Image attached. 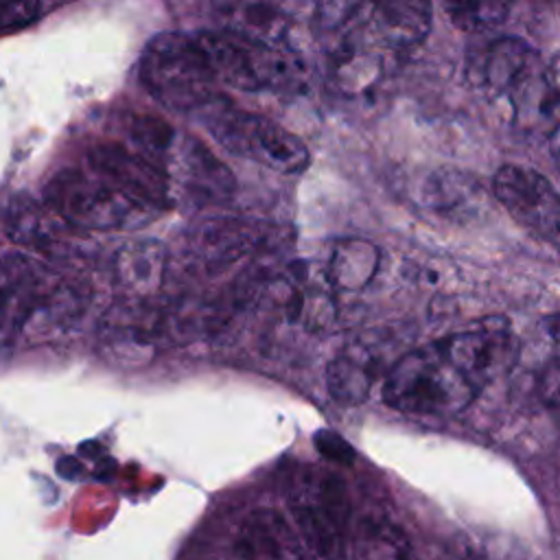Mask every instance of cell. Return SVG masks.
I'll return each instance as SVG.
<instances>
[{"label":"cell","mask_w":560,"mask_h":560,"mask_svg":"<svg viewBox=\"0 0 560 560\" xmlns=\"http://www.w3.org/2000/svg\"><path fill=\"white\" fill-rule=\"evenodd\" d=\"M44 199L63 223L83 230H136L155 217L147 203L77 168L55 173L44 186Z\"/></svg>","instance_id":"cell-3"},{"label":"cell","mask_w":560,"mask_h":560,"mask_svg":"<svg viewBox=\"0 0 560 560\" xmlns=\"http://www.w3.org/2000/svg\"><path fill=\"white\" fill-rule=\"evenodd\" d=\"M166 247L158 238H133L114 254V282L125 298L144 302L164 282Z\"/></svg>","instance_id":"cell-17"},{"label":"cell","mask_w":560,"mask_h":560,"mask_svg":"<svg viewBox=\"0 0 560 560\" xmlns=\"http://www.w3.org/2000/svg\"><path fill=\"white\" fill-rule=\"evenodd\" d=\"M378 361L365 348H346L326 368L328 394L341 405H361L376 378Z\"/></svg>","instance_id":"cell-20"},{"label":"cell","mask_w":560,"mask_h":560,"mask_svg":"<svg viewBox=\"0 0 560 560\" xmlns=\"http://www.w3.org/2000/svg\"><path fill=\"white\" fill-rule=\"evenodd\" d=\"M538 389H540V398L547 405L560 407V363H553L542 372Z\"/></svg>","instance_id":"cell-30"},{"label":"cell","mask_w":560,"mask_h":560,"mask_svg":"<svg viewBox=\"0 0 560 560\" xmlns=\"http://www.w3.org/2000/svg\"><path fill=\"white\" fill-rule=\"evenodd\" d=\"M444 357L477 387L505 376L518 359V339L508 326L486 324L435 341Z\"/></svg>","instance_id":"cell-9"},{"label":"cell","mask_w":560,"mask_h":560,"mask_svg":"<svg viewBox=\"0 0 560 560\" xmlns=\"http://www.w3.org/2000/svg\"><path fill=\"white\" fill-rule=\"evenodd\" d=\"M162 341H166V315L136 300L112 306L98 326V352L120 368L151 363Z\"/></svg>","instance_id":"cell-6"},{"label":"cell","mask_w":560,"mask_h":560,"mask_svg":"<svg viewBox=\"0 0 560 560\" xmlns=\"http://www.w3.org/2000/svg\"><path fill=\"white\" fill-rule=\"evenodd\" d=\"M164 173L171 190L177 188L195 203L225 201L236 188L232 171L201 140L179 131L164 155Z\"/></svg>","instance_id":"cell-8"},{"label":"cell","mask_w":560,"mask_h":560,"mask_svg":"<svg viewBox=\"0 0 560 560\" xmlns=\"http://www.w3.org/2000/svg\"><path fill=\"white\" fill-rule=\"evenodd\" d=\"M378 269V249L365 238H341L326 262L324 278L337 291H361Z\"/></svg>","instance_id":"cell-21"},{"label":"cell","mask_w":560,"mask_h":560,"mask_svg":"<svg viewBox=\"0 0 560 560\" xmlns=\"http://www.w3.org/2000/svg\"><path fill=\"white\" fill-rule=\"evenodd\" d=\"M52 273L20 252L0 256V341L18 337L20 324Z\"/></svg>","instance_id":"cell-14"},{"label":"cell","mask_w":560,"mask_h":560,"mask_svg":"<svg viewBox=\"0 0 560 560\" xmlns=\"http://www.w3.org/2000/svg\"><path fill=\"white\" fill-rule=\"evenodd\" d=\"M138 74L153 98L177 112H201L219 96L210 61L188 33L155 35L144 46Z\"/></svg>","instance_id":"cell-2"},{"label":"cell","mask_w":560,"mask_h":560,"mask_svg":"<svg viewBox=\"0 0 560 560\" xmlns=\"http://www.w3.org/2000/svg\"><path fill=\"white\" fill-rule=\"evenodd\" d=\"M234 551L243 560H306L300 536L273 508H258L245 516Z\"/></svg>","instance_id":"cell-15"},{"label":"cell","mask_w":560,"mask_h":560,"mask_svg":"<svg viewBox=\"0 0 560 560\" xmlns=\"http://www.w3.org/2000/svg\"><path fill=\"white\" fill-rule=\"evenodd\" d=\"M542 63L538 52L521 37L494 39L483 59V81L494 92L508 98V94Z\"/></svg>","instance_id":"cell-19"},{"label":"cell","mask_w":560,"mask_h":560,"mask_svg":"<svg viewBox=\"0 0 560 560\" xmlns=\"http://www.w3.org/2000/svg\"><path fill=\"white\" fill-rule=\"evenodd\" d=\"M494 197L525 228L560 241V195L538 171L503 164L492 182Z\"/></svg>","instance_id":"cell-7"},{"label":"cell","mask_w":560,"mask_h":560,"mask_svg":"<svg viewBox=\"0 0 560 560\" xmlns=\"http://www.w3.org/2000/svg\"><path fill=\"white\" fill-rule=\"evenodd\" d=\"M475 192H481L477 184L466 179L457 171L435 173L427 186L429 203L440 212H448L453 217L457 212H470V208L475 206Z\"/></svg>","instance_id":"cell-25"},{"label":"cell","mask_w":560,"mask_h":560,"mask_svg":"<svg viewBox=\"0 0 560 560\" xmlns=\"http://www.w3.org/2000/svg\"><path fill=\"white\" fill-rule=\"evenodd\" d=\"M448 20L462 28V31H486L499 26L508 13L510 7L505 2H455V4H444Z\"/></svg>","instance_id":"cell-26"},{"label":"cell","mask_w":560,"mask_h":560,"mask_svg":"<svg viewBox=\"0 0 560 560\" xmlns=\"http://www.w3.org/2000/svg\"><path fill=\"white\" fill-rule=\"evenodd\" d=\"M88 291L77 284L50 280L31 304L20 324L18 337L26 346L48 343L66 335L85 313Z\"/></svg>","instance_id":"cell-12"},{"label":"cell","mask_w":560,"mask_h":560,"mask_svg":"<svg viewBox=\"0 0 560 560\" xmlns=\"http://www.w3.org/2000/svg\"><path fill=\"white\" fill-rule=\"evenodd\" d=\"M94 175L103 177L125 195L147 203L155 212L171 203V182L160 164L118 142L94 144L88 153Z\"/></svg>","instance_id":"cell-10"},{"label":"cell","mask_w":560,"mask_h":560,"mask_svg":"<svg viewBox=\"0 0 560 560\" xmlns=\"http://www.w3.org/2000/svg\"><path fill=\"white\" fill-rule=\"evenodd\" d=\"M289 508L300 540L313 558L346 560L350 501L341 477L306 466L295 477Z\"/></svg>","instance_id":"cell-4"},{"label":"cell","mask_w":560,"mask_h":560,"mask_svg":"<svg viewBox=\"0 0 560 560\" xmlns=\"http://www.w3.org/2000/svg\"><path fill=\"white\" fill-rule=\"evenodd\" d=\"M514 122L527 133H547L560 125V55L534 68L510 94Z\"/></svg>","instance_id":"cell-13"},{"label":"cell","mask_w":560,"mask_h":560,"mask_svg":"<svg viewBox=\"0 0 560 560\" xmlns=\"http://www.w3.org/2000/svg\"><path fill=\"white\" fill-rule=\"evenodd\" d=\"M315 446L324 457H328L337 464H350L354 459V451L350 448V444L332 431H317Z\"/></svg>","instance_id":"cell-29"},{"label":"cell","mask_w":560,"mask_h":560,"mask_svg":"<svg viewBox=\"0 0 560 560\" xmlns=\"http://www.w3.org/2000/svg\"><path fill=\"white\" fill-rule=\"evenodd\" d=\"M549 147H551V155L556 160V164L560 166V125L553 129V133L549 136Z\"/></svg>","instance_id":"cell-32"},{"label":"cell","mask_w":560,"mask_h":560,"mask_svg":"<svg viewBox=\"0 0 560 560\" xmlns=\"http://www.w3.org/2000/svg\"><path fill=\"white\" fill-rule=\"evenodd\" d=\"M217 98L201 112L206 127L223 147L245 153L282 175H295L308 166L311 153L295 133L269 118L234 109L230 103L217 107Z\"/></svg>","instance_id":"cell-5"},{"label":"cell","mask_w":560,"mask_h":560,"mask_svg":"<svg viewBox=\"0 0 560 560\" xmlns=\"http://www.w3.org/2000/svg\"><path fill=\"white\" fill-rule=\"evenodd\" d=\"M262 243V228L236 217H212L195 225L190 245L208 269H221L249 256Z\"/></svg>","instance_id":"cell-16"},{"label":"cell","mask_w":560,"mask_h":560,"mask_svg":"<svg viewBox=\"0 0 560 560\" xmlns=\"http://www.w3.org/2000/svg\"><path fill=\"white\" fill-rule=\"evenodd\" d=\"M219 15L225 31L243 35L247 39L265 44H284V33L289 28L287 15L271 4L247 2V4H221Z\"/></svg>","instance_id":"cell-23"},{"label":"cell","mask_w":560,"mask_h":560,"mask_svg":"<svg viewBox=\"0 0 560 560\" xmlns=\"http://www.w3.org/2000/svg\"><path fill=\"white\" fill-rule=\"evenodd\" d=\"M50 7L42 2H0V35L15 33L42 18Z\"/></svg>","instance_id":"cell-28"},{"label":"cell","mask_w":560,"mask_h":560,"mask_svg":"<svg viewBox=\"0 0 560 560\" xmlns=\"http://www.w3.org/2000/svg\"><path fill=\"white\" fill-rule=\"evenodd\" d=\"M129 133H131L133 142L142 149V155H147L149 160H153V158H162L164 160L166 151L171 149V144H173V140L177 136V131L173 127H168L164 120L153 118V116H136V118H131Z\"/></svg>","instance_id":"cell-27"},{"label":"cell","mask_w":560,"mask_h":560,"mask_svg":"<svg viewBox=\"0 0 560 560\" xmlns=\"http://www.w3.org/2000/svg\"><path fill=\"white\" fill-rule=\"evenodd\" d=\"M370 22L378 37L396 50L418 46L431 28V7L416 0H396L370 7Z\"/></svg>","instance_id":"cell-18"},{"label":"cell","mask_w":560,"mask_h":560,"mask_svg":"<svg viewBox=\"0 0 560 560\" xmlns=\"http://www.w3.org/2000/svg\"><path fill=\"white\" fill-rule=\"evenodd\" d=\"M203 48L217 81L243 90L258 92L262 85V50L265 42L247 39L232 31H199L195 33Z\"/></svg>","instance_id":"cell-11"},{"label":"cell","mask_w":560,"mask_h":560,"mask_svg":"<svg viewBox=\"0 0 560 560\" xmlns=\"http://www.w3.org/2000/svg\"><path fill=\"white\" fill-rule=\"evenodd\" d=\"M4 230L20 245L50 247L55 243L52 217L28 195H18L7 201Z\"/></svg>","instance_id":"cell-24"},{"label":"cell","mask_w":560,"mask_h":560,"mask_svg":"<svg viewBox=\"0 0 560 560\" xmlns=\"http://www.w3.org/2000/svg\"><path fill=\"white\" fill-rule=\"evenodd\" d=\"M542 326H545L549 339L553 341V346L560 350V313L549 315V317L542 322Z\"/></svg>","instance_id":"cell-31"},{"label":"cell","mask_w":560,"mask_h":560,"mask_svg":"<svg viewBox=\"0 0 560 560\" xmlns=\"http://www.w3.org/2000/svg\"><path fill=\"white\" fill-rule=\"evenodd\" d=\"M352 31L354 28L335 35L337 44L330 52V79L346 94L363 92L381 74V59L357 42Z\"/></svg>","instance_id":"cell-22"},{"label":"cell","mask_w":560,"mask_h":560,"mask_svg":"<svg viewBox=\"0 0 560 560\" xmlns=\"http://www.w3.org/2000/svg\"><path fill=\"white\" fill-rule=\"evenodd\" d=\"M479 389L444 357L433 341L392 363L383 385V400L405 413L453 416L464 411Z\"/></svg>","instance_id":"cell-1"}]
</instances>
